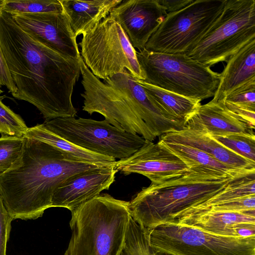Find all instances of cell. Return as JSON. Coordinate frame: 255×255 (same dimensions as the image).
I'll return each mask as SVG.
<instances>
[{
	"label": "cell",
	"mask_w": 255,
	"mask_h": 255,
	"mask_svg": "<svg viewBox=\"0 0 255 255\" xmlns=\"http://www.w3.org/2000/svg\"><path fill=\"white\" fill-rule=\"evenodd\" d=\"M0 48L16 86L14 98L34 105L45 121L76 116L72 97L81 74L79 60L39 42L1 10Z\"/></svg>",
	"instance_id": "cell-1"
},
{
	"label": "cell",
	"mask_w": 255,
	"mask_h": 255,
	"mask_svg": "<svg viewBox=\"0 0 255 255\" xmlns=\"http://www.w3.org/2000/svg\"><path fill=\"white\" fill-rule=\"evenodd\" d=\"M114 165L78 161L48 143L24 137L18 157L0 173V194L12 220H35L51 207L54 192L67 178Z\"/></svg>",
	"instance_id": "cell-2"
},
{
	"label": "cell",
	"mask_w": 255,
	"mask_h": 255,
	"mask_svg": "<svg viewBox=\"0 0 255 255\" xmlns=\"http://www.w3.org/2000/svg\"><path fill=\"white\" fill-rule=\"evenodd\" d=\"M84 88L83 110L97 113L120 130L153 141L165 119L157 105L128 71L102 82L79 59Z\"/></svg>",
	"instance_id": "cell-3"
},
{
	"label": "cell",
	"mask_w": 255,
	"mask_h": 255,
	"mask_svg": "<svg viewBox=\"0 0 255 255\" xmlns=\"http://www.w3.org/2000/svg\"><path fill=\"white\" fill-rule=\"evenodd\" d=\"M232 180L190 170L164 182L143 187L129 202L131 218L145 230L173 220L222 191Z\"/></svg>",
	"instance_id": "cell-4"
},
{
	"label": "cell",
	"mask_w": 255,
	"mask_h": 255,
	"mask_svg": "<svg viewBox=\"0 0 255 255\" xmlns=\"http://www.w3.org/2000/svg\"><path fill=\"white\" fill-rule=\"evenodd\" d=\"M64 255H120L131 218L129 202L100 194L71 212Z\"/></svg>",
	"instance_id": "cell-5"
},
{
	"label": "cell",
	"mask_w": 255,
	"mask_h": 255,
	"mask_svg": "<svg viewBox=\"0 0 255 255\" xmlns=\"http://www.w3.org/2000/svg\"><path fill=\"white\" fill-rule=\"evenodd\" d=\"M143 81L165 90L201 101L213 97L220 73L186 54L136 51ZM143 81V80H142Z\"/></svg>",
	"instance_id": "cell-6"
},
{
	"label": "cell",
	"mask_w": 255,
	"mask_h": 255,
	"mask_svg": "<svg viewBox=\"0 0 255 255\" xmlns=\"http://www.w3.org/2000/svg\"><path fill=\"white\" fill-rule=\"evenodd\" d=\"M255 39V0H225L223 8L201 39L185 54L211 67L227 61Z\"/></svg>",
	"instance_id": "cell-7"
},
{
	"label": "cell",
	"mask_w": 255,
	"mask_h": 255,
	"mask_svg": "<svg viewBox=\"0 0 255 255\" xmlns=\"http://www.w3.org/2000/svg\"><path fill=\"white\" fill-rule=\"evenodd\" d=\"M82 35L81 56L96 77L104 80L128 71L134 79L144 80L136 51L113 17L108 16Z\"/></svg>",
	"instance_id": "cell-8"
},
{
	"label": "cell",
	"mask_w": 255,
	"mask_h": 255,
	"mask_svg": "<svg viewBox=\"0 0 255 255\" xmlns=\"http://www.w3.org/2000/svg\"><path fill=\"white\" fill-rule=\"evenodd\" d=\"M145 230L152 250L172 255H255V236L218 235L175 221Z\"/></svg>",
	"instance_id": "cell-9"
},
{
	"label": "cell",
	"mask_w": 255,
	"mask_h": 255,
	"mask_svg": "<svg viewBox=\"0 0 255 255\" xmlns=\"http://www.w3.org/2000/svg\"><path fill=\"white\" fill-rule=\"evenodd\" d=\"M43 125L50 131L81 148L119 160L131 155L146 141L138 134L119 129L105 120L57 118L45 121Z\"/></svg>",
	"instance_id": "cell-10"
},
{
	"label": "cell",
	"mask_w": 255,
	"mask_h": 255,
	"mask_svg": "<svg viewBox=\"0 0 255 255\" xmlns=\"http://www.w3.org/2000/svg\"><path fill=\"white\" fill-rule=\"evenodd\" d=\"M225 0H194L185 7L167 13L147 42L145 49L185 54L203 37L222 11Z\"/></svg>",
	"instance_id": "cell-11"
},
{
	"label": "cell",
	"mask_w": 255,
	"mask_h": 255,
	"mask_svg": "<svg viewBox=\"0 0 255 255\" xmlns=\"http://www.w3.org/2000/svg\"><path fill=\"white\" fill-rule=\"evenodd\" d=\"M115 168L124 175L138 173L158 184L179 177L189 171L186 164L159 141L146 140L128 157L116 161Z\"/></svg>",
	"instance_id": "cell-12"
},
{
	"label": "cell",
	"mask_w": 255,
	"mask_h": 255,
	"mask_svg": "<svg viewBox=\"0 0 255 255\" xmlns=\"http://www.w3.org/2000/svg\"><path fill=\"white\" fill-rule=\"evenodd\" d=\"M17 24L39 42L65 56L79 60L76 36L63 12L10 14Z\"/></svg>",
	"instance_id": "cell-13"
},
{
	"label": "cell",
	"mask_w": 255,
	"mask_h": 255,
	"mask_svg": "<svg viewBox=\"0 0 255 255\" xmlns=\"http://www.w3.org/2000/svg\"><path fill=\"white\" fill-rule=\"evenodd\" d=\"M167 14L157 0H128L113 8L109 15L119 24L133 47L140 51Z\"/></svg>",
	"instance_id": "cell-14"
},
{
	"label": "cell",
	"mask_w": 255,
	"mask_h": 255,
	"mask_svg": "<svg viewBox=\"0 0 255 255\" xmlns=\"http://www.w3.org/2000/svg\"><path fill=\"white\" fill-rule=\"evenodd\" d=\"M115 165L76 173L65 180L52 196L51 207L74 211L80 205L108 190L118 172Z\"/></svg>",
	"instance_id": "cell-15"
},
{
	"label": "cell",
	"mask_w": 255,
	"mask_h": 255,
	"mask_svg": "<svg viewBox=\"0 0 255 255\" xmlns=\"http://www.w3.org/2000/svg\"><path fill=\"white\" fill-rule=\"evenodd\" d=\"M188 128L210 135L253 132L226 106L224 101H210L201 105L185 122Z\"/></svg>",
	"instance_id": "cell-16"
},
{
	"label": "cell",
	"mask_w": 255,
	"mask_h": 255,
	"mask_svg": "<svg viewBox=\"0 0 255 255\" xmlns=\"http://www.w3.org/2000/svg\"><path fill=\"white\" fill-rule=\"evenodd\" d=\"M160 140L188 145L212 156L227 165L237 168L255 170L253 162L230 150L216 141L211 135L184 127L178 130L167 132Z\"/></svg>",
	"instance_id": "cell-17"
},
{
	"label": "cell",
	"mask_w": 255,
	"mask_h": 255,
	"mask_svg": "<svg viewBox=\"0 0 255 255\" xmlns=\"http://www.w3.org/2000/svg\"><path fill=\"white\" fill-rule=\"evenodd\" d=\"M170 221L191 226L218 235L237 236L242 223H255V211L233 212L204 210L183 213Z\"/></svg>",
	"instance_id": "cell-18"
},
{
	"label": "cell",
	"mask_w": 255,
	"mask_h": 255,
	"mask_svg": "<svg viewBox=\"0 0 255 255\" xmlns=\"http://www.w3.org/2000/svg\"><path fill=\"white\" fill-rule=\"evenodd\" d=\"M227 62L220 73L212 101H224L225 97L236 89L255 81V39L231 56Z\"/></svg>",
	"instance_id": "cell-19"
},
{
	"label": "cell",
	"mask_w": 255,
	"mask_h": 255,
	"mask_svg": "<svg viewBox=\"0 0 255 255\" xmlns=\"http://www.w3.org/2000/svg\"><path fill=\"white\" fill-rule=\"evenodd\" d=\"M158 141L178 157L190 170L200 171L231 180L255 173V170L241 169L222 163L207 153L188 145L160 139Z\"/></svg>",
	"instance_id": "cell-20"
},
{
	"label": "cell",
	"mask_w": 255,
	"mask_h": 255,
	"mask_svg": "<svg viewBox=\"0 0 255 255\" xmlns=\"http://www.w3.org/2000/svg\"><path fill=\"white\" fill-rule=\"evenodd\" d=\"M77 37L109 16L122 0H59Z\"/></svg>",
	"instance_id": "cell-21"
},
{
	"label": "cell",
	"mask_w": 255,
	"mask_h": 255,
	"mask_svg": "<svg viewBox=\"0 0 255 255\" xmlns=\"http://www.w3.org/2000/svg\"><path fill=\"white\" fill-rule=\"evenodd\" d=\"M160 109L164 116L185 127L186 121L201 106V101L189 98L145 82L136 80Z\"/></svg>",
	"instance_id": "cell-22"
},
{
	"label": "cell",
	"mask_w": 255,
	"mask_h": 255,
	"mask_svg": "<svg viewBox=\"0 0 255 255\" xmlns=\"http://www.w3.org/2000/svg\"><path fill=\"white\" fill-rule=\"evenodd\" d=\"M23 137L48 143L78 161L107 165H114L116 162L115 158L92 152L71 143L49 130L43 124L28 128Z\"/></svg>",
	"instance_id": "cell-23"
},
{
	"label": "cell",
	"mask_w": 255,
	"mask_h": 255,
	"mask_svg": "<svg viewBox=\"0 0 255 255\" xmlns=\"http://www.w3.org/2000/svg\"><path fill=\"white\" fill-rule=\"evenodd\" d=\"M252 195H255V173L231 180L220 193L203 204L189 210L204 208L225 201Z\"/></svg>",
	"instance_id": "cell-24"
},
{
	"label": "cell",
	"mask_w": 255,
	"mask_h": 255,
	"mask_svg": "<svg viewBox=\"0 0 255 255\" xmlns=\"http://www.w3.org/2000/svg\"><path fill=\"white\" fill-rule=\"evenodd\" d=\"M120 255H172L152 250L146 230L130 218L124 246Z\"/></svg>",
	"instance_id": "cell-25"
},
{
	"label": "cell",
	"mask_w": 255,
	"mask_h": 255,
	"mask_svg": "<svg viewBox=\"0 0 255 255\" xmlns=\"http://www.w3.org/2000/svg\"><path fill=\"white\" fill-rule=\"evenodd\" d=\"M0 10L11 15L63 11L59 0H1Z\"/></svg>",
	"instance_id": "cell-26"
},
{
	"label": "cell",
	"mask_w": 255,
	"mask_h": 255,
	"mask_svg": "<svg viewBox=\"0 0 255 255\" xmlns=\"http://www.w3.org/2000/svg\"><path fill=\"white\" fill-rule=\"evenodd\" d=\"M211 136L219 143L230 150L247 159L255 162L254 132Z\"/></svg>",
	"instance_id": "cell-27"
},
{
	"label": "cell",
	"mask_w": 255,
	"mask_h": 255,
	"mask_svg": "<svg viewBox=\"0 0 255 255\" xmlns=\"http://www.w3.org/2000/svg\"><path fill=\"white\" fill-rule=\"evenodd\" d=\"M23 140V136L1 134L0 137V173L7 170L17 159Z\"/></svg>",
	"instance_id": "cell-28"
},
{
	"label": "cell",
	"mask_w": 255,
	"mask_h": 255,
	"mask_svg": "<svg viewBox=\"0 0 255 255\" xmlns=\"http://www.w3.org/2000/svg\"><path fill=\"white\" fill-rule=\"evenodd\" d=\"M28 128L21 117L4 105L0 97V133L23 136Z\"/></svg>",
	"instance_id": "cell-29"
},
{
	"label": "cell",
	"mask_w": 255,
	"mask_h": 255,
	"mask_svg": "<svg viewBox=\"0 0 255 255\" xmlns=\"http://www.w3.org/2000/svg\"><path fill=\"white\" fill-rule=\"evenodd\" d=\"M204 210L233 212H249L255 211V195L238 198L225 201L204 208L189 210L180 215L187 212Z\"/></svg>",
	"instance_id": "cell-30"
},
{
	"label": "cell",
	"mask_w": 255,
	"mask_h": 255,
	"mask_svg": "<svg viewBox=\"0 0 255 255\" xmlns=\"http://www.w3.org/2000/svg\"><path fill=\"white\" fill-rule=\"evenodd\" d=\"M224 101L255 111V81L236 89L225 97Z\"/></svg>",
	"instance_id": "cell-31"
},
{
	"label": "cell",
	"mask_w": 255,
	"mask_h": 255,
	"mask_svg": "<svg viewBox=\"0 0 255 255\" xmlns=\"http://www.w3.org/2000/svg\"><path fill=\"white\" fill-rule=\"evenodd\" d=\"M12 220L3 205L0 194V255H6V245Z\"/></svg>",
	"instance_id": "cell-32"
},
{
	"label": "cell",
	"mask_w": 255,
	"mask_h": 255,
	"mask_svg": "<svg viewBox=\"0 0 255 255\" xmlns=\"http://www.w3.org/2000/svg\"><path fill=\"white\" fill-rule=\"evenodd\" d=\"M227 108L239 119L248 124L253 129L255 126V111L239 107L225 101Z\"/></svg>",
	"instance_id": "cell-33"
},
{
	"label": "cell",
	"mask_w": 255,
	"mask_h": 255,
	"mask_svg": "<svg viewBox=\"0 0 255 255\" xmlns=\"http://www.w3.org/2000/svg\"><path fill=\"white\" fill-rule=\"evenodd\" d=\"M3 86L8 90L11 95L16 91V86L13 81L2 52L0 48V94L3 92L1 89Z\"/></svg>",
	"instance_id": "cell-34"
},
{
	"label": "cell",
	"mask_w": 255,
	"mask_h": 255,
	"mask_svg": "<svg viewBox=\"0 0 255 255\" xmlns=\"http://www.w3.org/2000/svg\"><path fill=\"white\" fill-rule=\"evenodd\" d=\"M194 0H157L167 13L178 11L192 3Z\"/></svg>",
	"instance_id": "cell-35"
}]
</instances>
